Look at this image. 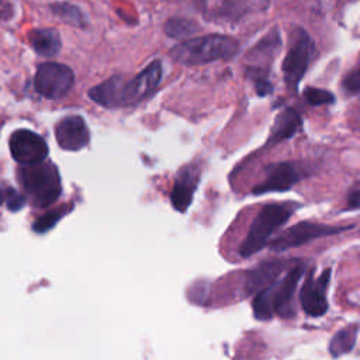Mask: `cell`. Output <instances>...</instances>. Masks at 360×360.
I'll return each mask as SVG.
<instances>
[{"label": "cell", "instance_id": "obj_1", "mask_svg": "<svg viewBox=\"0 0 360 360\" xmlns=\"http://www.w3.org/2000/svg\"><path fill=\"white\" fill-rule=\"evenodd\" d=\"M239 49L238 42L226 35H204L191 38L170 49V56L180 65L194 66L204 65L214 60L229 59Z\"/></svg>", "mask_w": 360, "mask_h": 360}, {"label": "cell", "instance_id": "obj_2", "mask_svg": "<svg viewBox=\"0 0 360 360\" xmlns=\"http://www.w3.org/2000/svg\"><path fill=\"white\" fill-rule=\"evenodd\" d=\"M305 267L307 264L304 262H297L283 278H276L256 294L253 300V312L259 321H267L273 318L274 314H287Z\"/></svg>", "mask_w": 360, "mask_h": 360}, {"label": "cell", "instance_id": "obj_3", "mask_svg": "<svg viewBox=\"0 0 360 360\" xmlns=\"http://www.w3.org/2000/svg\"><path fill=\"white\" fill-rule=\"evenodd\" d=\"M294 208L295 205L290 202H273L262 207L253 218L245 240L239 246V255L249 257L260 252L276 229L290 219Z\"/></svg>", "mask_w": 360, "mask_h": 360}, {"label": "cell", "instance_id": "obj_4", "mask_svg": "<svg viewBox=\"0 0 360 360\" xmlns=\"http://www.w3.org/2000/svg\"><path fill=\"white\" fill-rule=\"evenodd\" d=\"M18 180L24 193L37 207H46L58 200L60 194V179L58 169L49 162L22 165Z\"/></svg>", "mask_w": 360, "mask_h": 360}, {"label": "cell", "instance_id": "obj_5", "mask_svg": "<svg viewBox=\"0 0 360 360\" xmlns=\"http://www.w3.org/2000/svg\"><path fill=\"white\" fill-rule=\"evenodd\" d=\"M315 48L311 37L302 28H297L294 42L283 60L284 82L291 90H297L308 69Z\"/></svg>", "mask_w": 360, "mask_h": 360}, {"label": "cell", "instance_id": "obj_6", "mask_svg": "<svg viewBox=\"0 0 360 360\" xmlns=\"http://www.w3.org/2000/svg\"><path fill=\"white\" fill-rule=\"evenodd\" d=\"M349 226H330L325 224H316L309 221H301L290 228H287L284 232H281L277 238H274L270 242V249L274 252H284L287 249H292L301 245H305L314 239L335 235L339 232H343L346 229H350Z\"/></svg>", "mask_w": 360, "mask_h": 360}, {"label": "cell", "instance_id": "obj_7", "mask_svg": "<svg viewBox=\"0 0 360 360\" xmlns=\"http://www.w3.org/2000/svg\"><path fill=\"white\" fill-rule=\"evenodd\" d=\"M73 82L75 77L70 68L55 62L42 63L34 80L37 91L46 98L63 97L72 89Z\"/></svg>", "mask_w": 360, "mask_h": 360}, {"label": "cell", "instance_id": "obj_8", "mask_svg": "<svg viewBox=\"0 0 360 360\" xmlns=\"http://www.w3.org/2000/svg\"><path fill=\"white\" fill-rule=\"evenodd\" d=\"M8 145L11 156L21 165L39 163L48 156L46 142L42 136L30 129H18L13 132Z\"/></svg>", "mask_w": 360, "mask_h": 360}, {"label": "cell", "instance_id": "obj_9", "mask_svg": "<svg viewBox=\"0 0 360 360\" xmlns=\"http://www.w3.org/2000/svg\"><path fill=\"white\" fill-rule=\"evenodd\" d=\"M301 179V169L295 162H278L266 166L264 179L253 187V194L287 191Z\"/></svg>", "mask_w": 360, "mask_h": 360}, {"label": "cell", "instance_id": "obj_10", "mask_svg": "<svg viewBox=\"0 0 360 360\" xmlns=\"http://www.w3.org/2000/svg\"><path fill=\"white\" fill-rule=\"evenodd\" d=\"M329 278L330 269H325V271L316 278L314 277V270L309 271L300 291V302L307 315L321 316L328 311L326 290L329 285Z\"/></svg>", "mask_w": 360, "mask_h": 360}, {"label": "cell", "instance_id": "obj_11", "mask_svg": "<svg viewBox=\"0 0 360 360\" xmlns=\"http://www.w3.org/2000/svg\"><path fill=\"white\" fill-rule=\"evenodd\" d=\"M160 79H162V63L159 60H153L132 80L125 82L124 105L142 101L156 89Z\"/></svg>", "mask_w": 360, "mask_h": 360}, {"label": "cell", "instance_id": "obj_12", "mask_svg": "<svg viewBox=\"0 0 360 360\" xmlns=\"http://www.w3.org/2000/svg\"><path fill=\"white\" fill-rule=\"evenodd\" d=\"M55 136L59 146L66 150H79L84 148L90 139L86 122L79 115L60 120L55 127Z\"/></svg>", "mask_w": 360, "mask_h": 360}, {"label": "cell", "instance_id": "obj_13", "mask_svg": "<svg viewBox=\"0 0 360 360\" xmlns=\"http://www.w3.org/2000/svg\"><path fill=\"white\" fill-rule=\"evenodd\" d=\"M198 179L200 172L195 166H186L180 170L170 193V201L173 208H176L180 212H184L190 207L194 197V191L198 186Z\"/></svg>", "mask_w": 360, "mask_h": 360}, {"label": "cell", "instance_id": "obj_14", "mask_svg": "<svg viewBox=\"0 0 360 360\" xmlns=\"http://www.w3.org/2000/svg\"><path fill=\"white\" fill-rule=\"evenodd\" d=\"M124 79L120 76H114L93 87L89 91V97L97 104L108 108L121 107L124 105Z\"/></svg>", "mask_w": 360, "mask_h": 360}, {"label": "cell", "instance_id": "obj_15", "mask_svg": "<svg viewBox=\"0 0 360 360\" xmlns=\"http://www.w3.org/2000/svg\"><path fill=\"white\" fill-rule=\"evenodd\" d=\"M285 266H287V262L270 260L252 269L248 273L245 280V288L248 294L257 292L263 287H267L269 284H271L278 277V274L284 270Z\"/></svg>", "mask_w": 360, "mask_h": 360}, {"label": "cell", "instance_id": "obj_16", "mask_svg": "<svg viewBox=\"0 0 360 360\" xmlns=\"http://www.w3.org/2000/svg\"><path fill=\"white\" fill-rule=\"evenodd\" d=\"M301 115L294 108H284L274 118V124L267 139V146L284 139H290L301 128Z\"/></svg>", "mask_w": 360, "mask_h": 360}, {"label": "cell", "instance_id": "obj_17", "mask_svg": "<svg viewBox=\"0 0 360 360\" xmlns=\"http://www.w3.org/2000/svg\"><path fill=\"white\" fill-rule=\"evenodd\" d=\"M28 38L34 51L41 56H55L60 49V37L53 28L32 30Z\"/></svg>", "mask_w": 360, "mask_h": 360}, {"label": "cell", "instance_id": "obj_18", "mask_svg": "<svg viewBox=\"0 0 360 360\" xmlns=\"http://www.w3.org/2000/svg\"><path fill=\"white\" fill-rule=\"evenodd\" d=\"M357 330L359 328L356 325H350L345 329H340L330 340L329 343V352L332 356L338 357L340 354L349 353L356 342V336H357Z\"/></svg>", "mask_w": 360, "mask_h": 360}, {"label": "cell", "instance_id": "obj_19", "mask_svg": "<svg viewBox=\"0 0 360 360\" xmlns=\"http://www.w3.org/2000/svg\"><path fill=\"white\" fill-rule=\"evenodd\" d=\"M200 30L198 24L194 20L184 17L169 18L165 24V32L174 39H186L195 34Z\"/></svg>", "mask_w": 360, "mask_h": 360}, {"label": "cell", "instance_id": "obj_20", "mask_svg": "<svg viewBox=\"0 0 360 360\" xmlns=\"http://www.w3.org/2000/svg\"><path fill=\"white\" fill-rule=\"evenodd\" d=\"M52 11L59 15L63 21L69 22V24H75V25H84V20H83V14L82 11L69 3H55L51 6Z\"/></svg>", "mask_w": 360, "mask_h": 360}, {"label": "cell", "instance_id": "obj_21", "mask_svg": "<svg viewBox=\"0 0 360 360\" xmlns=\"http://www.w3.org/2000/svg\"><path fill=\"white\" fill-rule=\"evenodd\" d=\"M248 76L255 82V89L259 96H267L273 91V86L264 75V70L260 68H249Z\"/></svg>", "mask_w": 360, "mask_h": 360}, {"label": "cell", "instance_id": "obj_22", "mask_svg": "<svg viewBox=\"0 0 360 360\" xmlns=\"http://www.w3.org/2000/svg\"><path fill=\"white\" fill-rule=\"evenodd\" d=\"M304 98L307 103L311 105H322V104H329L333 103L335 96L323 89H316V87H307L304 91Z\"/></svg>", "mask_w": 360, "mask_h": 360}, {"label": "cell", "instance_id": "obj_23", "mask_svg": "<svg viewBox=\"0 0 360 360\" xmlns=\"http://www.w3.org/2000/svg\"><path fill=\"white\" fill-rule=\"evenodd\" d=\"M65 211H66L65 208H60V210H55V211H51V212H48V214L39 217V218L34 222L32 228H34L37 232H46V231H49V229L63 217Z\"/></svg>", "mask_w": 360, "mask_h": 360}, {"label": "cell", "instance_id": "obj_24", "mask_svg": "<svg viewBox=\"0 0 360 360\" xmlns=\"http://www.w3.org/2000/svg\"><path fill=\"white\" fill-rule=\"evenodd\" d=\"M6 202H7V208L10 211H18L20 208L24 207L25 200L15 190L10 188V190H7V194H6Z\"/></svg>", "mask_w": 360, "mask_h": 360}, {"label": "cell", "instance_id": "obj_25", "mask_svg": "<svg viewBox=\"0 0 360 360\" xmlns=\"http://www.w3.org/2000/svg\"><path fill=\"white\" fill-rule=\"evenodd\" d=\"M343 86L350 93H359L360 91V68L353 70V72H350L343 79Z\"/></svg>", "mask_w": 360, "mask_h": 360}, {"label": "cell", "instance_id": "obj_26", "mask_svg": "<svg viewBox=\"0 0 360 360\" xmlns=\"http://www.w3.org/2000/svg\"><path fill=\"white\" fill-rule=\"evenodd\" d=\"M347 208L350 210L360 208V183H357L353 188H350L347 194Z\"/></svg>", "mask_w": 360, "mask_h": 360}, {"label": "cell", "instance_id": "obj_27", "mask_svg": "<svg viewBox=\"0 0 360 360\" xmlns=\"http://www.w3.org/2000/svg\"><path fill=\"white\" fill-rule=\"evenodd\" d=\"M3 198H4V194H3V191H1V188H0V204L3 202Z\"/></svg>", "mask_w": 360, "mask_h": 360}]
</instances>
